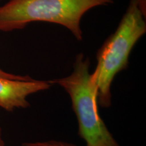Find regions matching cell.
<instances>
[{"mask_svg":"<svg viewBox=\"0 0 146 146\" xmlns=\"http://www.w3.org/2000/svg\"><path fill=\"white\" fill-rule=\"evenodd\" d=\"M145 8L141 0H130L118 28L98 51V64L91 76L97 86L98 106L112 104L113 80L127 68L131 50L146 32Z\"/></svg>","mask_w":146,"mask_h":146,"instance_id":"6da1fadb","label":"cell"},{"mask_svg":"<svg viewBox=\"0 0 146 146\" xmlns=\"http://www.w3.org/2000/svg\"><path fill=\"white\" fill-rule=\"evenodd\" d=\"M114 0H10L0 6V31L20 30L33 22L65 27L78 41L83 39L81 18L87 11L112 4Z\"/></svg>","mask_w":146,"mask_h":146,"instance_id":"7a4b0ae2","label":"cell"},{"mask_svg":"<svg viewBox=\"0 0 146 146\" xmlns=\"http://www.w3.org/2000/svg\"><path fill=\"white\" fill-rule=\"evenodd\" d=\"M90 61L83 54L76 56L70 75L49 81L58 84L70 96L78 121V135L86 146H120L98 111L97 86L89 72Z\"/></svg>","mask_w":146,"mask_h":146,"instance_id":"3957f363","label":"cell"},{"mask_svg":"<svg viewBox=\"0 0 146 146\" xmlns=\"http://www.w3.org/2000/svg\"><path fill=\"white\" fill-rule=\"evenodd\" d=\"M49 81L14 80L0 77V107L8 112L30 106L27 98L30 95L50 89Z\"/></svg>","mask_w":146,"mask_h":146,"instance_id":"277c9868","label":"cell"},{"mask_svg":"<svg viewBox=\"0 0 146 146\" xmlns=\"http://www.w3.org/2000/svg\"><path fill=\"white\" fill-rule=\"evenodd\" d=\"M23 146H76L72 143L67 142L57 141V140H49L47 141L35 142V143H26Z\"/></svg>","mask_w":146,"mask_h":146,"instance_id":"5b68a950","label":"cell"},{"mask_svg":"<svg viewBox=\"0 0 146 146\" xmlns=\"http://www.w3.org/2000/svg\"><path fill=\"white\" fill-rule=\"evenodd\" d=\"M0 77L9 78V79H14V80H30L31 79V77L29 76H22L18 75V74H11V73L7 72L3 70L0 68Z\"/></svg>","mask_w":146,"mask_h":146,"instance_id":"8992f818","label":"cell"},{"mask_svg":"<svg viewBox=\"0 0 146 146\" xmlns=\"http://www.w3.org/2000/svg\"><path fill=\"white\" fill-rule=\"evenodd\" d=\"M0 146H5V143L2 137V131L0 127Z\"/></svg>","mask_w":146,"mask_h":146,"instance_id":"52a82bcc","label":"cell"}]
</instances>
